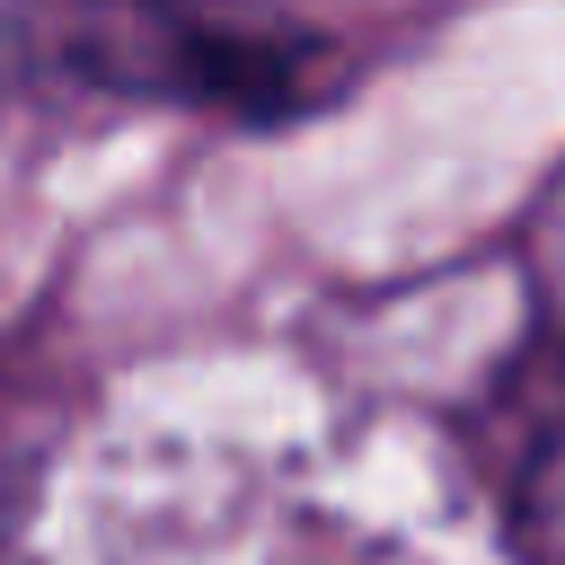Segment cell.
Masks as SVG:
<instances>
[{
	"instance_id": "1",
	"label": "cell",
	"mask_w": 565,
	"mask_h": 565,
	"mask_svg": "<svg viewBox=\"0 0 565 565\" xmlns=\"http://www.w3.org/2000/svg\"><path fill=\"white\" fill-rule=\"evenodd\" d=\"M539 565H565V468L539 477Z\"/></svg>"
}]
</instances>
